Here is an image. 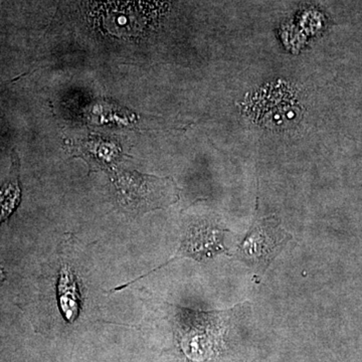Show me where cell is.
Returning <instances> with one entry per match:
<instances>
[{
  "label": "cell",
  "instance_id": "obj_8",
  "mask_svg": "<svg viewBox=\"0 0 362 362\" xmlns=\"http://www.w3.org/2000/svg\"><path fill=\"white\" fill-rule=\"evenodd\" d=\"M21 190L18 181V159L13 161L11 177L0 187V225L8 220L20 204Z\"/></svg>",
  "mask_w": 362,
  "mask_h": 362
},
{
  "label": "cell",
  "instance_id": "obj_5",
  "mask_svg": "<svg viewBox=\"0 0 362 362\" xmlns=\"http://www.w3.org/2000/svg\"><path fill=\"white\" fill-rule=\"evenodd\" d=\"M228 232V230L223 226L213 221H202L190 223L183 230L180 247L175 256L147 275L175 259L190 258L197 262H206L216 258L221 254L228 255V249L225 243L226 233Z\"/></svg>",
  "mask_w": 362,
  "mask_h": 362
},
{
  "label": "cell",
  "instance_id": "obj_2",
  "mask_svg": "<svg viewBox=\"0 0 362 362\" xmlns=\"http://www.w3.org/2000/svg\"><path fill=\"white\" fill-rule=\"evenodd\" d=\"M112 180L119 204L132 213L165 209L180 199V189L173 178L142 175L138 171H115Z\"/></svg>",
  "mask_w": 362,
  "mask_h": 362
},
{
  "label": "cell",
  "instance_id": "obj_9",
  "mask_svg": "<svg viewBox=\"0 0 362 362\" xmlns=\"http://www.w3.org/2000/svg\"><path fill=\"white\" fill-rule=\"evenodd\" d=\"M6 274H4V271L2 270L1 268H0V286L2 285V283L6 281Z\"/></svg>",
  "mask_w": 362,
  "mask_h": 362
},
{
  "label": "cell",
  "instance_id": "obj_7",
  "mask_svg": "<svg viewBox=\"0 0 362 362\" xmlns=\"http://www.w3.org/2000/svg\"><path fill=\"white\" fill-rule=\"evenodd\" d=\"M58 300L59 309L68 322L78 318L81 309V295L77 278L70 267H62L58 281Z\"/></svg>",
  "mask_w": 362,
  "mask_h": 362
},
{
  "label": "cell",
  "instance_id": "obj_3",
  "mask_svg": "<svg viewBox=\"0 0 362 362\" xmlns=\"http://www.w3.org/2000/svg\"><path fill=\"white\" fill-rule=\"evenodd\" d=\"M292 239L277 216L256 218L238 247L235 257L263 275L276 257Z\"/></svg>",
  "mask_w": 362,
  "mask_h": 362
},
{
  "label": "cell",
  "instance_id": "obj_4",
  "mask_svg": "<svg viewBox=\"0 0 362 362\" xmlns=\"http://www.w3.org/2000/svg\"><path fill=\"white\" fill-rule=\"evenodd\" d=\"M292 90L284 85L259 90L247 104L255 122L269 129H287L299 115L300 107Z\"/></svg>",
  "mask_w": 362,
  "mask_h": 362
},
{
  "label": "cell",
  "instance_id": "obj_6",
  "mask_svg": "<svg viewBox=\"0 0 362 362\" xmlns=\"http://www.w3.org/2000/svg\"><path fill=\"white\" fill-rule=\"evenodd\" d=\"M74 152L85 159L90 169L95 171L111 169L121 156V150L117 145L101 138L88 139L75 145Z\"/></svg>",
  "mask_w": 362,
  "mask_h": 362
},
{
  "label": "cell",
  "instance_id": "obj_1",
  "mask_svg": "<svg viewBox=\"0 0 362 362\" xmlns=\"http://www.w3.org/2000/svg\"><path fill=\"white\" fill-rule=\"evenodd\" d=\"M176 361L216 362L233 310L204 312L173 306Z\"/></svg>",
  "mask_w": 362,
  "mask_h": 362
}]
</instances>
